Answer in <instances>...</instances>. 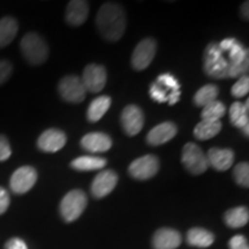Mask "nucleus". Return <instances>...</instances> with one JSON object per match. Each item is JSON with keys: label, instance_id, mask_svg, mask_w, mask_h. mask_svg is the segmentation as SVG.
<instances>
[{"label": "nucleus", "instance_id": "nucleus-1", "mask_svg": "<svg viewBox=\"0 0 249 249\" xmlns=\"http://www.w3.org/2000/svg\"><path fill=\"white\" fill-rule=\"evenodd\" d=\"M96 23L101 35L108 42H117L126 30V14L116 2H107L99 8Z\"/></svg>", "mask_w": 249, "mask_h": 249}, {"label": "nucleus", "instance_id": "nucleus-2", "mask_svg": "<svg viewBox=\"0 0 249 249\" xmlns=\"http://www.w3.org/2000/svg\"><path fill=\"white\" fill-rule=\"evenodd\" d=\"M21 52L31 65H40L49 57V46L45 39L36 33H28L21 39Z\"/></svg>", "mask_w": 249, "mask_h": 249}, {"label": "nucleus", "instance_id": "nucleus-3", "mask_svg": "<svg viewBox=\"0 0 249 249\" xmlns=\"http://www.w3.org/2000/svg\"><path fill=\"white\" fill-rule=\"evenodd\" d=\"M88 198L81 189H73L64 196L60 203V213L66 222H74L86 210Z\"/></svg>", "mask_w": 249, "mask_h": 249}, {"label": "nucleus", "instance_id": "nucleus-4", "mask_svg": "<svg viewBox=\"0 0 249 249\" xmlns=\"http://www.w3.org/2000/svg\"><path fill=\"white\" fill-rule=\"evenodd\" d=\"M181 160L186 170L194 176L204 173L209 166L207 155L197 144L192 142L186 143L183 147Z\"/></svg>", "mask_w": 249, "mask_h": 249}, {"label": "nucleus", "instance_id": "nucleus-5", "mask_svg": "<svg viewBox=\"0 0 249 249\" xmlns=\"http://www.w3.org/2000/svg\"><path fill=\"white\" fill-rule=\"evenodd\" d=\"M59 93L64 101L70 103H81L85 101L87 90L81 77L76 75H67L62 77L58 86Z\"/></svg>", "mask_w": 249, "mask_h": 249}, {"label": "nucleus", "instance_id": "nucleus-6", "mask_svg": "<svg viewBox=\"0 0 249 249\" xmlns=\"http://www.w3.org/2000/svg\"><path fill=\"white\" fill-rule=\"evenodd\" d=\"M160 171V160L154 155H145L129 165L128 172L136 180H148Z\"/></svg>", "mask_w": 249, "mask_h": 249}, {"label": "nucleus", "instance_id": "nucleus-7", "mask_svg": "<svg viewBox=\"0 0 249 249\" xmlns=\"http://www.w3.org/2000/svg\"><path fill=\"white\" fill-rule=\"evenodd\" d=\"M37 179L38 174L33 166H21L12 174L9 187L15 194H24L35 186Z\"/></svg>", "mask_w": 249, "mask_h": 249}, {"label": "nucleus", "instance_id": "nucleus-8", "mask_svg": "<svg viewBox=\"0 0 249 249\" xmlns=\"http://www.w3.org/2000/svg\"><path fill=\"white\" fill-rule=\"evenodd\" d=\"M157 44L154 38H144L136 45L132 54V66L136 71L145 70L154 60Z\"/></svg>", "mask_w": 249, "mask_h": 249}, {"label": "nucleus", "instance_id": "nucleus-9", "mask_svg": "<svg viewBox=\"0 0 249 249\" xmlns=\"http://www.w3.org/2000/svg\"><path fill=\"white\" fill-rule=\"evenodd\" d=\"M81 80H82V83L87 91L93 93L99 92L104 89L105 85H107V70L102 65L90 64L83 71Z\"/></svg>", "mask_w": 249, "mask_h": 249}, {"label": "nucleus", "instance_id": "nucleus-10", "mask_svg": "<svg viewBox=\"0 0 249 249\" xmlns=\"http://www.w3.org/2000/svg\"><path fill=\"white\" fill-rule=\"evenodd\" d=\"M121 124L128 136H135L141 132L144 124V116L138 105H127L121 112Z\"/></svg>", "mask_w": 249, "mask_h": 249}, {"label": "nucleus", "instance_id": "nucleus-11", "mask_svg": "<svg viewBox=\"0 0 249 249\" xmlns=\"http://www.w3.org/2000/svg\"><path fill=\"white\" fill-rule=\"evenodd\" d=\"M67 143V136L62 130L57 128L46 129L37 140V147L43 152L53 154L61 150Z\"/></svg>", "mask_w": 249, "mask_h": 249}, {"label": "nucleus", "instance_id": "nucleus-12", "mask_svg": "<svg viewBox=\"0 0 249 249\" xmlns=\"http://www.w3.org/2000/svg\"><path fill=\"white\" fill-rule=\"evenodd\" d=\"M118 174L113 170L101 171L91 183V194L96 198H103L116 188Z\"/></svg>", "mask_w": 249, "mask_h": 249}, {"label": "nucleus", "instance_id": "nucleus-13", "mask_svg": "<svg viewBox=\"0 0 249 249\" xmlns=\"http://www.w3.org/2000/svg\"><path fill=\"white\" fill-rule=\"evenodd\" d=\"M178 133V127L176 124L166 121V123H161L157 126H155L147 135L148 144L152 147H157V145L165 144L172 140Z\"/></svg>", "mask_w": 249, "mask_h": 249}, {"label": "nucleus", "instance_id": "nucleus-14", "mask_svg": "<svg viewBox=\"0 0 249 249\" xmlns=\"http://www.w3.org/2000/svg\"><path fill=\"white\" fill-rule=\"evenodd\" d=\"M81 147L88 152H93V154L107 152L112 147V139L105 133H89L86 134L81 140Z\"/></svg>", "mask_w": 249, "mask_h": 249}, {"label": "nucleus", "instance_id": "nucleus-15", "mask_svg": "<svg viewBox=\"0 0 249 249\" xmlns=\"http://www.w3.org/2000/svg\"><path fill=\"white\" fill-rule=\"evenodd\" d=\"M208 163L213 167L214 170L226 171L231 169L234 163V152L231 149H219V148H211L208 151L207 156Z\"/></svg>", "mask_w": 249, "mask_h": 249}, {"label": "nucleus", "instance_id": "nucleus-16", "mask_svg": "<svg viewBox=\"0 0 249 249\" xmlns=\"http://www.w3.org/2000/svg\"><path fill=\"white\" fill-rule=\"evenodd\" d=\"M181 245V235L172 229H160L152 238L155 249H177Z\"/></svg>", "mask_w": 249, "mask_h": 249}, {"label": "nucleus", "instance_id": "nucleus-17", "mask_svg": "<svg viewBox=\"0 0 249 249\" xmlns=\"http://www.w3.org/2000/svg\"><path fill=\"white\" fill-rule=\"evenodd\" d=\"M89 14V4L83 0L70 1L66 8V21L74 27L82 26L86 22Z\"/></svg>", "mask_w": 249, "mask_h": 249}, {"label": "nucleus", "instance_id": "nucleus-18", "mask_svg": "<svg viewBox=\"0 0 249 249\" xmlns=\"http://www.w3.org/2000/svg\"><path fill=\"white\" fill-rule=\"evenodd\" d=\"M204 73L213 79H226L229 61L224 55L218 57H204Z\"/></svg>", "mask_w": 249, "mask_h": 249}, {"label": "nucleus", "instance_id": "nucleus-19", "mask_svg": "<svg viewBox=\"0 0 249 249\" xmlns=\"http://www.w3.org/2000/svg\"><path fill=\"white\" fill-rule=\"evenodd\" d=\"M107 160L105 158L97 157V156H81L71 163V169L87 172V171L103 170L107 166Z\"/></svg>", "mask_w": 249, "mask_h": 249}, {"label": "nucleus", "instance_id": "nucleus-20", "mask_svg": "<svg viewBox=\"0 0 249 249\" xmlns=\"http://www.w3.org/2000/svg\"><path fill=\"white\" fill-rule=\"evenodd\" d=\"M112 104L110 96H99L90 103L88 111H87V119L90 123H97L107 113Z\"/></svg>", "mask_w": 249, "mask_h": 249}, {"label": "nucleus", "instance_id": "nucleus-21", "mask_svg": "<svg viewBox=\"0 0 249 249\" xmlns=\"http://www.w3.org/2000/svg\"><path fill=\"white\" fill-rule=\"evenodd\" d=\"M214 241V235L208 230L194 227L187 233V242L191 246L198 248L210 247Z\"/></svg>", "mask_w": 249, "mask_h": 249}, {"label": "nucleus", "instance_id": "nucleus-22", "mask_svg": "<svg viewBox=\"0 0 249 249\" xmlns=\"http://www.w3.org/2000/svg\"><path fill=\"white\" fill-rule=\"evenodd\" d=\"M18 30V21L12 17H5L0 20V49L13 42Z\"/></svg>", "mask_w": 249, "mask_h": 249}, {"label": "nucleus", "instance_id": "nucleus-23", "mask_svg": "<svg viewBox=\"0 0 249 249\" xmlns=\"http://www.w3.org/2000/svg\"><path fill=\"white\" fill-rule=\"evenodd\" d=\"M222 130V123L220 121L202 120L196 124L194 129V136L197 140H210L217 136Z\"/></svg>", "mask_w": 249, "mask_h": 249}, {"label": "nucleus", "instance_id": "nucleus-24", "mask_svg": "<svg viewBox=\"0 0 249 249\" xmlns=\"http://www.w3.org/2000/svg\"><path fill=\"white\" fill-rule=\"evenodd\" d=\"M226 225L232 227V229H239V227L245 226L249 220V213L246 207H236L233 209L226 211L224 216Z\"/></svg>", "mask_w": 249, "mask_h": 249}, {"label": "nucleus", "instance_id": "nucleus-25", "mask_svg": "<svg viewBox=\"0 0 249 249\" xmlns=\"http://www.w3.org/2000/svg\"><path fill=\"white\" fill-rule=\"evenodd\" d=\"M219 89L214 85H205L196 91L194 96V103L196 107H204L205 105L210 104L214 101H217Z\"/></svg>", "mask_w": 249, "mask_h": 249}, {"label": "nucleus", "instance_id": "nucleus-26", "mask_svg": "<svg viewBox=\"0 0 249 249\" xmlns=\"http://www.w3.org/2000/svg\"><path fill=\"white\" fill-rule=\"evenodd\" d=\"M230 120L233 126L238 128H244L245 126L249 124L248 110L245 105L240 102H234L230 107Z\"/></svg>", "mask_w": 249, "mask_h": 249}, {"label": "nucleus", "instance_id": "nucleus-27", "mask_svg": "<svg viewBox=\"0 0 249 249\" xmlns=\"http://www.w3.org/2000/svg\"><path fill=\"white\" fill-rule=\"evenodd\" d=\"M226 107L222 102L214 101L210 104L205 105L202 110V120H209V121H219L222 118L225 116Z\"/></svg>", "mask_w": 249, "mask_h": 249}, {"label": "nucleus", "instance_id": "nucleus-28", "mask_svg": "<svg viewBox=\"0 0 249 249\" xmlns=\"http://www.w3.org/2000/svg\"><path fill=\"white\" fill-rule=\"evenodd\" d=\"M233 177L238 185H240L245 188L249 187V164L248 163H239L235 165L233 170Z\"/></svg>", "mask_w": 249, "mask_h": 249}, {"label": "nucleus", "instance_id": "nucleus-29", "mask_svg": "<svg viewBox=\"0 0 249 249\" xmlns=\"http://www.w3.org/2000/svg\"><path fill=\"white\" fill-rule=\"evenodd\" d=\"M248 60V50H246L242 44L236 40L235 44L229 51V62L231 64H241Z\"/></svg>", "mask_w": 249, "mask_h": 249}, {"label": "nucleus", "instance_id": "nucleus-30", "mask_svg": "<svg viewBox=\"0 0 249 249\" xmlns=\"http://www.w3.org/2000/svg\"><path fill=\"white\" fill-rule=\"evenodd\" d=\"M249 91V77L248 75H244L241 76L236 82L234 83V86L232 87V95L234 97H245Z\"/></svg>", "mask_w": 249, "mask_h": 249}, {"label": "nucleus", "instance_id": "nucleus-31", "mask_svg": "<svg viewBox=\"0 0 249 249\" xmlns=\"http://www.w3.org/2000/svg\"><path fill=\"white\" fill-rule=\"evenodd\" d=\"M156 82H157L158 85H160L165 89H170L171 91L180 90V83L178 82V80H177L176 77L170 73L160 74V75L157 77V81H156Z\"/></svg>", "mask_w": 249, "mask_h": 249}, {"label": "nucleus", "instance_id": "nucleus-32", "mask_svg": "<svg viewBox=\"0 0 249 249\" xmlns=\"http://www.w3.org/2000/svg\"><path fill=\"white\" fill-rule=\"evenodd\" d=\"M249 61L246 60L241 64H231L229 62V70H227V77H241L248 71Z\"/></svg>", "mask_w": 249, "mask_h": 249}, {"label": "nucleus", "instance_id": "nucleus-33", "mask_svg": "<svg viewBox=\"0 0 249 249\" xmlns=\"http://www.w3.org/2000/svg\"><path fill=\"white\" fill-rule=\"evenodd\" d=\"M150 97L157 103H165L167 102V95H166V89L163 88L160 85H158L157 82L152 83L150 86Z\"/></svg>", "mask_w": 249, "mask_h": 249}, {"label": "nucleus", "instance_id": "nucleus-34", "mask_svg": "<svg viewBox=\"0 0 249 249\" xmlns=\"http://www.w3.org/2000/svg\"><path fill=\"white\" fill-rule=\"evenodd\" d=\"M13 73V65L6 59L0 60V86L4 85Z\"/></svg>", "mask_w": 249, "mask_h": 249}, {"label": "nucleus", "instance_id": "nucleus-35", "mask_svg": "<svg viewBox=\"0 0 249 249\" xmlns=\"http://www.w3.org/2000/svg\"><path fill=\"white\" fill-rule=\"evenodd\" d=\"M12 156V148L8 139L0 134V161H6Z\"/></svg>", "mask_w": 249, "mask_h": 249}, {"label": "nucleus", "instance_id": "nucleus-36", "mask_svg": "<svg viewBox=\"0 0 249 249\" xmlns=\"http://www.w3.org/2000/svg\"><path fill=\"white\" fill-rule=\"evenodd\" d=\"M230 249H249L248 241L244 235L236 234L229 242Z\"/></svg>", "mask_w": 249, "mask_h": 249}, {"label": "nucleus", "instance_id": "nucleus-37", "mask_svg": "<svg viewBox=\"0 0 249 249\" xmlns=\"http://www.w3.org/2000/svg\"><path fill=\"white\" fill-rule=\"evenodd\" d=\"M9 204H11V197H9L8 192L2 187H0V214L7 211Z\"/></svg>", "mask_w": 249, "mask_h": 249}, {"label": "nucleus", "instance_id": "nucleus-38", "mask_svg": "<svg viewBox=\"0 0 249 249\" xmlns=\"http://www.w3.org/2000/svg\"><path fill=\"white\" fill-rule=\"evenodd\" d=\"M4 249H28V246L22 239L12 238L6 242Z\"/></svg>", "mask_w": 249, "mask_h": 249}, {"label": "nucleus", "instance_id": "nucleus-39", "mask_svg": "<svg viewBox=\"0 0 249 249\" xmlns=\"http://www.w3.org/2000/svg\"><path fill=\"white\" fill-rule=\"evenodd\" d=\"M235 42H236L235 38H225V39H223L218 45H219V48L223 50V52H225V51L229 52L230 49H231L232 46L235 44Z\"/></svg>", "mask_w": 249, "mask_h": 249}, {"label": "nucleus", "instance_id": "nucleus-40", "mask_svg": "<svg viewBox=\"0 0 249 249\" xmlns=\"http://www.w3.org/2000/svg\"><path fill=\"white\" fill-rule=\"evenodd\" d=\"M180 96H181V91L180 90H174V91H171V93L167 96V102L170 103V105H174L179 102Z\"/></svg>", "mask_w": 249, "mask_h": 249}, {"label": "nucleus", "instance_id": "nucleus-41", "mask_svg": "<svg viewBox=\"0 0 249 249\" xmlns=\"http://www.w3.org/2000/svg\"><path fill=\"white\" fill-rule=\"evenodd\" d=\"M241 15L242 18H246V20H248L249 15H248V1H246L242 4L241 6Z\"/></svg>", "mask_w": 249, "mask_h": 249}, {"label": "nucleus", "instance_id": "nucleus-42", "mask_svg": "<svg viewBox=\"0 0 249 249\" xmlns=\"http://www.w3.org/2000/svg\"><path fill=\"white\" fill-rule=\"evenodd\" d=\"M241 129H242V133H244L245 135L248 138V135H249V130H248L249 129V124H247V126H245L244 128H241Z\"/></svg>", "mask_w": 249, "mask_h": 249}]
</instances>
